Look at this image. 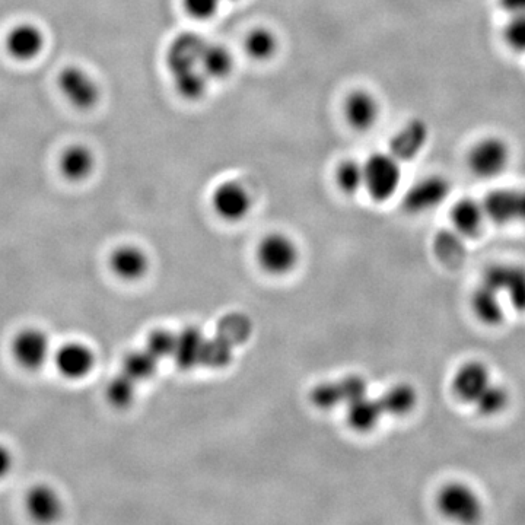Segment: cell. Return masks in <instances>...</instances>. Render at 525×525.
<instances>
[{"mask_svg":"<svg viewBox=\"0 0 525 525\" xmlns=\"http://www.w3.org/2000/svg\"><path fill=\"white\" fill-rule=\"evenodd\" d=\"M25 508L37 523H54L62 515L63 504L59 493L47 485H37L27 493Z\"/></svg>","mask_w":525,"mask_h":525,"instance_id":"cell-16","label":"cell"},{"mask_svg":"<svg viewBox=\"0 0 525 525\" xmlns=\"http://www.w3.org/2000/svg\"><path fill=\"white\" fill-rule=\"evenodd\" d=\"M365 189L375 202H387L402 183L400 161L391 154H374L364 164Z\"/></svg>","mask_w":525,"mask_h":525,"instance_id":"cell-1","label":"cell"},{"mask_svg":"<svg viewBox=\"0 0 525 525\" xmlns=\"http://www.w3.org/2000/svg\"><path fill=\"white\" fill-rule=\"evenodd\" d=\"M343 111L349 126L359 132H367L380 117V104L371 92L356 89L346 98Z\"/></svg>","mask_w":525,"mask_h":525,"instance_id":"cell-13","label":"cell"},{"mask_svg":"<svg viewBox=\"0 0 525 525\" xmlns=\"http://www.w3.org/2000/svg\"><path fill=\"white\" fill-rule=\"evenodd\" d=\"M175 348H177V336H173V334L168 332H162V330L152 333L149 336L148 345H146V350L157 359L174 355Z\"/></svg>","mask_w":525,"mask_h":525,"instance_id":"cell-35","label":"cell"},{"mask_svg":"<svg viewBox=\"0 0 525 525\" xmlns=\"http://www.w3.org/2000/svg\"><path fill=\"white\" fill-rule=\"evenodd\" d=\"M429 138V129L423 120L413 119L404 124L390 142V154L399 161L418 157Z\"/></svg>","mask_w":525,"mask_h":525,"instance_id":"cell-14","label":"cell"},{"mask_svg":"<svg viewBox=\"0 0 525 525\" xmlns=\"http://www.w3.org/2000/svg\"><path fill=\"white\" fill-rule=\"evenodd\" d=\"M367 381L358 375L345 378L340 383L321 384L311 391V402L320 409H330L340 403H352L367 396Z\"/></svg>","mask_w":525,"mask_h":525,"instance_id":"cell-9","label":"cell"},{"mask_svg":"<svg viewBox=\"0 0 525 525\" xmlns=\"http://www.w3.org/2000/svg\"><path fill=\"white\" fill-rule=\"evenodd\" d=\"M251 332L250 321L243 315H229L221 321L219 326L218 336L227 340L229 345H238L247 340L248 334Z\"/></svg>","mask_w":525,"mask_h":525,"instance_id":"cell-34","label":"cell"},{"mask_svg":"<svg viewBox=\"0 0 525 525\" xmlns=\"http://www.w3.org/2000/svg\"><path fill=\"white\" fill-rule=\"evenodd\" d=\"M451 186L447 178L431 175L413 184L404 194L403 206L410 213H425L438 208L448 194Z\"/></svg>","mask_w":525,"mask_h":525,"instance_id":"cell-6","label":"cell"},{"mask_svg":"<svg viewBox=\"0 0 525 525\" xmlns=\"http://www.w3.org/2000/svg\"><path fill=\"white\" fill-rule=\"evenodd\" d=\"M12 355L22 368L35 371L52 358V342L43 330H21L12 342Z\"/></svg>","mask_w":525,"mask_h":525,"instance_id":"cell-5","label":"cell"},{"mask_svg":"<svg viewBox=\"0 0 525 525\" xmlns=\"http://www.w3.org/2000/svg\"><path fill=\"white\" fill-rule=\"evenodd\" d=\"M509 404V393L504 385L492 383L483 391L482 396L474 402L479 415L496 416L504 412Z\"/></svg>","mask_w":525,"mask_h":525,"instance_id":"cell-27","label":"cell"},{"mask_svg":"<svg viewBox=\"0 0 525 525\" xmlns=\"http://www.w3.org/2000/svg\"><path fill=\"white\" fill-rule=\"evenodd\" d=\"M437 505L442 515L457 523H477L483 515L482 499L461 482L448 483L439 490Z\"/></svg>","mask_w":525,"mask_h":525,"instance_id":"cell-2","label":"cell"},{"mask_svg":"<svg viewBox=\"0 0 525 525\" xmlns=\"http://www.w3.org/2000/svg\"><path fill=\"white\" fill-rule=\"evenodd\" d=\"M499 295V292L493 291L483 283L473 294V313L486 326H499L504 321V305Z\"/></svg>","mask_w":525,"mask_h":525,"instance_id":"cell-20","label":"cell"},{"mask_svg":"<svg viewBox=\"0 0 525 525\" xmlns=\"http://www.w3.org/2000/svg\"><path fill=\"white\" fill-rule=\"evenodd\" d=\"M205 342L203 334L196 329L184 330L180 336H177V348H175L174 358L178 367L192 369L194 365L200 364Z\"/></svg>","mask_w":525,"mask_h":525,"instance_id":"cell-22","label":"cell"},{"mask_svg":"<svg viewBox=\"0 0 525 525\" xmlns=\"http://www.w3.org/2000/svg\"><path fill=\"white\" fill-rule=\"evenodd\" d=\"M492 383L488 365L480 361H470L457 369L451 388L458 400L473 406L474 402L482 396L483 391Z\"/></svg>","mask_w":525,"mask_h":525,"instance_id":"cell-7","label":"cell"},{"mask_svg":"<svg viewBox=\"0 0 525 525\" xmlns=\"http://www.w3.org/2000/svg\"><path fill=\"white\" fill-rule=\"evenodd\" d=\"M200 69L209 79H225L234 69V59L227 47L208 43L200 60Z\"/></svg>","mask_w":525,"mask_h":525,"instance_id":"cell-23","label":"cell"},{"mask_svg":"<svg viewBox=\"0 0 525 525\" xmlns=\"http://www.w3.org/2000/svg\"><path fill=\"white\" fill-rule=\"evenodd\" d=\"M504 38L512 50L525 53V15H514L509 19Z\"/></svg>","mask_w":525,"mask_h":525,"instance_id":"cell-36","label":"cell"},{"mask_svg":"<svg viewBox=\"0 0 525 525\" xmlns=\"http://www.w3.org/2000/svg\"><path fill=\"white\" fill-rule=\"evenodd\" d=\"M435 254L445 264H457L463 259L464 245L457 231L439 232L434 241Z\"/></svg>","mask_w":525,"mask_h":525,"instance_id":"cell-28","label":"cell"},{"mask_svg":"<svg viewBox=\"0 0 525 525\" xmlns=\"http://www.w3.org/2000/svg\"><path fill=\"white\" fill-rule=\"evenodd\" d=\"M383 413L380 400L375 402L367 396L348 404V422L355 431H371L378 425Z\"/></svg>","mask_w":525,"mask_h":525,"instance_id":"cell-21","label":"cell"},{"mask_svg":"<svg viewBox=\"0 0 525 525\" xmlns=\"http://www.w3.org/2000/svg\"><path fill=\"white\" fill-rule=\"evenodd\" d=\"M232 345L227 340L216 336L215 339L206 340L202 350V359L200 364L210 368L227 367L232 359Z\"/></svg>","mask_w":525,"mask_h":525,"instance_id":"cell-32","label":"cell"},{"mask_svg":"<svg viewBox=\"0 0 525 525\" xmlns=\"http://www.w3.org/2000/svg\"><path fill=\"white\" fill-rule=\"evenodd\" d=\"M336 181L342 192L355 194L365 187L364 164H359L355 159L342 162L337 167Z\"/></svg>","mask_w":525,"mask_h":525,"instance_id":"cell-31","label":"cell"},{"mask_svg":"<svg viewBox=\"0 0 525 525\" xmlns=\"http://www.w3.org/2000/svg\"><path fill=\"white\" fill-rule=\"evenodd\" d=\"M95 168V157L85 145H72L63 151L60 157V171L70 181H82L92 174Z\"/></svg>","mask_w":525,"mask_h":525,"instance_id":"cell-18","label":"cell"},{"mask_svg":"<svg viewBox=\"0 0 525 525\" xmlns=\"http://www.w3.org/2000/svg\"><path fill=\"white\" fill-rule=\"evenodd\" d=\"M208 76L200 68L174 73V87L187 101H199L208 92Z\"/></svg>","mask_w":525,"mask_h":525,"instance_id":"cell-25","label":"cell"},{"mask_svg":"<svg viewBox=\"0 0 525 525\" xmlns=\"http://www.w3.org/2000/svg\"><path fill=\"white\" fill-rule=\"evenodd\" d=\"M12 466H14V455L5 445L0 444V479L11 473Z\"/></svg>","mask_w":525,"mask_h":525,"instance_id":"cell-38","label":"cell"},{"mask_svg":"<svg viewBox=\"0 0 525 525\" xmlns=\"http://www.w3.org/2000/svg\"><path fill=\"white\" fill-rule=\"evenodd\" d=\"M514 208L515 222H524L525 224V189L515 190Z\"/></svg>","mask_w":525,"mask_h":525,"instance_id":"cell-40","label":"cell"},{"mask_svg":"<svg viewBox=\"0 0 525 525\" xmlns=\"http://www.w3.org/2000/svg\"><path fill=\"white\" fill-rule=\"evenodd\" d=\"M486 213L483 205L466 197L458 200L451 210V222L461 237H476L485 224Z\"/></svg>","mask_w":525,"mask_h":525,"instance_id":"cell-17","label":"cell"},{"mask_svg":"<svg viewBox=\"0 0 525 525\" xmlns=\"http://www.w3.org/2000/svg\"><path fill=\"white\" fill-rule=\"evenodd\" d=\"M59 88L66 100L79 110L94 108L100 101L101 91L97 81L79 66H68L60 72Z\"/></svg>","mask_w":525,"mask_h":525,"instance_id":"cell-4","label":"cell"},{"mask_svg":"<svg viewBox=\"0 0 525 525\" xmlns=\"http://www.w3.org/2000/svg\"><path fill=\"white\" fill-rule=\"evenodd\" d=\"M499 3H501V8L511 17L525 15V0H499Z\"/></svg>","mask_w":525,"mask_h":525,"instance_id":"cell-39","label":"cell"},{"mask_svg":"<svg viewBox=\"0 0 525 525\" xmlns=\"http://www.w3.org/2000/svg\"><path fill=\"white\" fill-rule=\"evenodd\" d=\"M244 49L251 59L264 62L278 52V38L267 28H256L245 38Z\"/></svg>","mask_w":525,"mask_h":525,"instance_id":"cell-26","label":"cell"},{"mask_svg":"<svg viewBox=\"0 0 525 525\" xmlns=\"http://www.w3.org/2000/svg\"><path fill=\"white\" fill-rule=\"evenodd\" d=\"M46 37L37 25L25 22L6 35V50L17 60H33L43 52Z\"/></svg>","mask_w":525,"mask_h":525,"instance_id":"cell-15","label":"cell"},{"mask_svg":"<svg viewBox=\"0 0 525 525\" xmlns=\"http://www.w3.org/2000/svg\"><path fill=\"white\" fill-rule=\"evenodd\" d=\"M206 40L200 34L183 33L174 38L168 47L167 65L171 73L200 68V60L205 52Z\"/></svg>","mask_w":525,"mask_h":525,"instance_id":"cell-10","label":"cell"},{"mask_svg":"<svg viewBox=\"0 0 525 525\" xmlns=\"http://www.w3.org/2000/svg\"><path fill=\"white\" fill-rule=\"evenodd\" d=\"M111 269L119 278L124 280H136L142 278L148 270V257L142 250L136 247L117 248L110 259Z\"/></svg>","mask_w":525,"mask_h":525,"instance_id":"cell-19","label":"cell"},{"mask_svg":"<svg viewBox=\"0 0 525 525\" xmlns=\"http://www.w3.org/2000/svg\"><path fill=\"white\" fill-rule=\"evenodd\" d=\"M53 362L59 374L69 380L87 377L95 367L94 352L82 343H66L53 353Z\"/></svg>","mask_w":525,"mask_h":525,"instance_id":"cell-11","label":"cell"},{"mask_svg":"<svg viewBox=\"0 0 525 525\" xmlns=\"http://www.w3.org/2000/svg\"><path fill=\"white\" fill-rule=\"evenodd\" d=\"M509 146L504 139L489 136L474 143L470 149L467 164L470 171L479 178H495L508 167Z\"/></svg>","mask_w":525,"mask_h":525,"instance_id":"cell-3","label":"cell"},{"mask_svg":"<svg viewBox=\"0 0 525 525\" xmlns=\"http://www.w3.org/2000/svg\"><path fill=\"white\" fill-rule=\"evenodd\" d=\"M213 208L225 221H240L251 208V197L247 189L235 181L221 184L213 193Z\"/></svg>","mask_w":525,"mask_h":525,"instance_id":"cell-12","label":"cell"},{"mask_svg":"<svg viewBox=\"0 0 525 525\" xmlns=\"http://www.w3.org/2000/svg\"><path fill=\"white\" fill-rule=\"evenodd\" d=\"M380 403L387 415L406 416L418 404V393L410 384H397L381 397Z\"/></svg>","mask_w":525,"mask_h":525,"instance_id":"cell-24","label":"cell"},{"mask_svg":"<svg viewBox=\"0 0 525 525\" xmlns=\"http://www.w3.org/2000/svg\"><path fill=\"white\" fill-rule=\"evenodd\" d=\"M135 380L129 377V375L122 374L117 375L116 378L110 381L105 390V396H107L108 402L113 404L117 409H126L135 400Z\"/></svg>","mask_w":525,"mask_h":525,"instance_id":"cell-30","label":"cell"},{"mask_svg":"<svg viewBox=\"0 0 525 525\" xmlns=\"http://www.w3.org/2000/svg\"><path fill=\"white\" fill-rule=\"evenodd\" d=\"M259 262L267 272L283 275L297 264V247L285 235H269L260 244Z\"/></svg>","mask_w":525,"mask_h":525,"instance_id":"cell-8","label":"cell"},{"mask_svg":"<svg viewBox=\"0 0 525 525\" xmlns=\"http://www.w3.org/2000/svg\"><path fill=\"white\" fill-rule=\"evenodd\" d=\"M219 5H221V0H183L187 14L196 19L215 17Z\"/></svg>","mask_w":525,"mask_h":525,"instance_id":"cell-37","label":"cell"},{"mask_svg":"<svg viewBox=\"0 0 525 525\" xmlns=\"http://www.w3.org/2000/svg\"><path fill=\"white\" fill-rule=\"evenodd\" d=\"M504 294H507L512 308L524 313L525 311V269L520 266H509Z\"/></svg>","mask_w":525,"mask_h":525,"instance_id":"cell-33","label":"cell"},{"mask_svg":"<svg viewBox=\"0 0 525 525\" xmlns=\"http://www.w3.org/2000/svg\"><path fill=\"white\" fill-rule=\"evenodd\" d=\"M158 359L152 356L148 350L133 352L126 356L123 362V372L132 380L142 381L152 377L157 371Z\"/></svg>","mask_w":525,"mask_h":525,"instance_id":"cell-29","label":"cell"}]
</instances>
